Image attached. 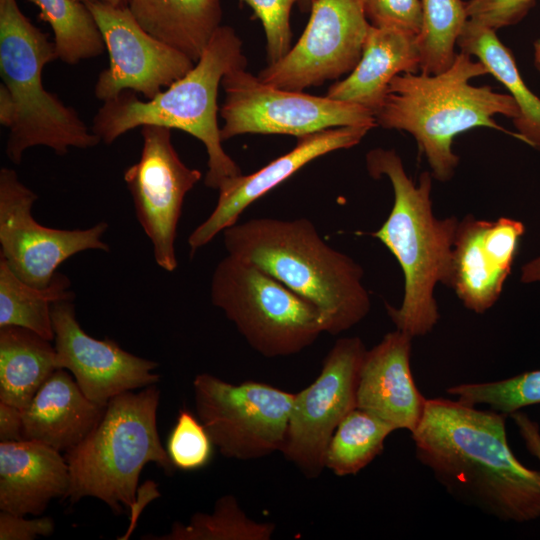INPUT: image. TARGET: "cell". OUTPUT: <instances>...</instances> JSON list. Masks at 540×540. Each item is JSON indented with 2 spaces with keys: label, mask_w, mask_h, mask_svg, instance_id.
I'll use <instances>...</instances> for the list:
<instances>
[{
  "label": "cell",
  "mask_w": 540,
  "mask_h": 540,
  "mask_svg": "<svg viewBox=\"0 0 540 540\" xmlns=\"http://www.w3.org/2000/svg\"><path fill=\"white\" fill-rule=\"evenodd\" d=\"M222 233L227 254L256 265L314 304L326 333H343L368 315L363 268L328 245L310 220L254 218Z\"/></svg>",
  "instance_id": "obj_2"
},
{
  "label": "cell",
  "mask_w": 540,
  "mask_h": 540,
  "mask_svg": "<svg viewBox=\"0 0 540 540\" xmlns=\"http://www.w3.org/2000/svg\"><path fill=\"white\" fill-rule=\"evenodd\" d=\"M259 18L266 35L269 64L283 58L292 48L291 8L298 0H240Z\"/></svg>",
  "instance_id": "obj_33"
},
{
  "label": "cell",
  "mask_w": 540,
  "mask_h": 540,
  "mask_svg": "<svg viewBox=\"0 0 540 540\" xmlns=\"http://www.w3.org/2000/svg\"><path fill=\"white\" fill-rule=\"evenodd\" d=\"M514 421L527 451L540 461V427L525 412L520 410L509 415Z\"/></svg>",
  "instance_id": "obj_38"
},
{
  "label": "cell",
  "mask_w": 540,
  "mask_h": 540,
  "mask_svg": "<svg viewBox=\"0 0 540 540\" xmlns=\"http://www.w3.org/2000/svg\"><path fill=\"white\" fill-rule=\"evenodd\" d=\"M106 406L90 400L65 369H56L22 410L24 439L65 453L94 429Z\"/></svg>",
  "instance_id": "obj_20"
},
{
  "label": "cell",
  "mask_w": 540,
  "mask_h": 540,
  "mask_svg": "<svg viewBox=\"0 0 540 540\" xmlns=\"http://www.w3.org/2000/svg\"><path fill=\"white\" fill-rule=\"evenodd\" d=\"M366 166L373 178L386 176L394 192L387 219L377 231L369 233L395 256L404 275L401 305L386 303L387 314L396 329L412 338L425 336L440 319L434 291L439 283L449 287L459 220L435 216L431 173H421L416 185L394 150L372 149L366 155Z\"/></svg>",
  "instance_id": "obj_3"
},
{
  "label": "cell",
  "mask_w": 540,
  "mask_h": 540,
  "mask_svg": "<svg viewBox=\"0 0 540 540\" xmlns=\"http://www.w3.org/2000/svg\"><path fill=\"white\" fill-rule=\"evenodd\" d=\"M485 222L471 214L459 220L449 284L462 304L477 314L497 302L512 271L485 243Z\"/></svg>",
  "instance_id": "obj_22"
},
{
  "label": "cell",
  "mask_w": 540,
  "mask_h": 540,
  "mask_svg": "<svg viewBox=\"0 0 540 540\" xmlns=\"http://www.w3.org/2000/svg\"><path fill=\"white\" fill-rule=\"evenodd\" d=\"M370 25L364 0H312L298 41L257 76L269 85L298 92L338 79L359 62Z\"/></svg>",
  "instance_id": "obj_13"
},
{
  "label": "cell",
  "mask_w": 540,
  "mask_h": 540,
  "mask_svg": "<svg viewBox=\"0 0 540 540\" xmlns=\"http://www.w3.org/2000/svg\"><path fill=\"white\" fill-rule=\"evenodd\" d=\"M210 298L249 346L267 358L300 353L326 332L325 318L314 304L229 254L213 271Z\"/></svg>",
  "instance_id": "obj_8"
},
{
  "label": "cell",
  "mask_w": 540,
  "mask_h": 540,
  "mask_svg": "<svg viewBox=\"0 0 540 540\" xmlns=\"http://www.w3.org/2000/svg\"><path fill=\"white\" fill-rule=\"evenodd\" d=\"M486 74L489 72L483 63L462 51L451 67L439 74L400 73L391 80L375 114L377 125L410 133L427 159L432 177L447 182L459 163V156L452 150L458 134L488 127L519 139L516 132L505 130L493 119L497 114L512 120L519 116L512 96L469 83Z\"/></svg>",
  "instance_id": "obj_4"
},
{
  "label": "cell",
  "mask_w": 540,
  "mask_h": 540,
  "mask_svg": "<svg viewBox=\"0 0 540 540\" xmlns=\"http://www.w3.org/2000/svg\"><path fill=\"white\" fill-rule=\"evenodd\" d=\"M312 0H298L299 8L302 12L310 11Z\"/></svg>",
  "instance_id": "obj_43"
},
{
  "label": "cell",
  "mask_w": 540,
  "mask_h": 540,
  "mask_svg": "<svg viewBox=\"0 0 540 540\" xmlns=\"http://www.w3.org/2000/svg\"><path fill=\"white\" fill-rule=\"evenodd\" d=\"M412 337L398 329L366 351L361 365L357 407L410 433L418 426L426 398L417 388L410 365Z\"/></svg>",
  "instance_id": "obj_18"
},
{
  "label": "cell",
  "mask_w": 540,
  "mask_h": 540,
  "mask_svg": "<svg viewBox=\"0 0 540 540\" xmlns=\"http://www.w3.org/2000/svg\"><path fill=\"white\" fill-rule=\"evenodd\" d=\"M416 37L397 29L370 25L359 62L346 78L329 87L326 96L360 105L375 115L391 80L400 73L420 70Z\"/></svg>",
  "instance_id": "obj_21"
},
{
  "label": "cell",
  "mask_w": 540,
  "mask_h": 540,
  "mask_svg": "<svg viewBox=\"0 0 540 540\" xmlns=\"http://www.w3.org/2000/svg\"><path fill=\"white\" fill-rule=\"evenodd\" d=\"M24 439L23 411L0 401V442H16Z\"/></svg>",
  "instance_id": "obj_37"
},
{
  "label": "cell",
  "mask_w": 540,
  "mask_h": 540,
  "mask_svg": "<svg viewBox=\"0 0 540 540\" xmlns=\"http://www.w3.org/2000/svg\"><path fill=\"white\" fill-rule=\"evenodd\" d=\"M446 392L468 405L484 404L509 416L526 406L540 404V370L499 381L458 384Z\"/></svg>",
  "instance_id": "obj_31"
},
{
  "label": "cell",
  "mask_w": 540,
  "mask_h": 540,
  "mask_svg": "<svg viewBox=\"0 0 540 540\" xmlns=\"http://www.w3.org/2000/svg\"><path fill=\"white\" fill-rule=\"evenodd\" d=\"M56 369L50 340L23 327H0V401L25 409Z\"/></svg>",
  "instance_id": "obj_24"
},
{
  "label": "cell",
  "mask_w": 540,
  "mask_h": 540,
  "mask_svg": "<svg viewBox=\"0 0 540 540\" xmlns=\"http://www.w3.org/2000/svg\"><path fill=\"white\" fill-rule=\"evenodd\" d=\"M422 28L416 37L420 53V70L439 74L451 67L458 53L455 45L468 15L461 0H420Z\"/></svg>",
  "instance_id": "obj_30"
},
{
  "label": "cell",
  "mask_w": 540,
  "mask_h": 540,
  "mask_svg": "<svg viewBox=\"0 0 540 540\" xmlns=\"http://www.w3.org/2000/svg\"><path fill=\"white\" fill-rule=\"evenodd\" d=\"M246 65L241 39L232 27L221 25L186 75L152 99L140 100L136 93L124 91L103 102L93 118L91 130L105 144H112L130 130L144 125L184 131L205 146L208 170L204 183L218 190L226 181L242 174L222 146L217 120L218 90L228 72L246 68Z\"/></svg>",
  "instance_id": "obj_5"
},
{
  "label": "cell",
  "mask_w": 540,
  "mask_h": 540,
  "mask_svg": "<svg viewBox=\"0 0 540 540\" xmlns=\"http://www.w3.org/2000/svg\"><path fill=\"white\" fill-rule=\"evenodd\" d=\"M39 9V17L53 31L58 59L70 65L95 58L105 44L86 3L80 0H29Z\"/></svg>",
  "instance_id": "obj_28"
},
{
  "label": "cell",
  "mask_w": 540,
  "mask_h": 540,
  "mask_svg": "<svg viewBox=\"0 0 540 540\" xmlns=\"http://www.w3.org/2000/svg\"><path fill=\"white\" fill-rule=\"evenodd\" d=\"M394 426L360 408L337 426L326 449L324 466L339 477L356 475L384 450Z\"/></svg>",
  "instance_id": "obj_27"
},
{
  "label": "cell",
  "mask_w": 540,
  "mask_h": 540,
  "mask_svg": "<svg viewBox=\"0 0 540 540\" xmlns=\"http://www.w3.org/2000/svg\"><path fill=\"white\" fill-rule=\"evenodd\" d=\"M84 3L87 2H100L105 4H110L114 6H127V0H80Z\"/></svg>",
  "instance_id": "obj_41"
},
{
  "label": "cell",
  "mask_w": 540,
  "mask_h": 540,
  "mask_svg": "<svg viewBox=\"0 0 540 540\" xmlns=\"http://www.w3.org/2000/svg\"><path fill=\"white\" fill-rule=\"evenodd\" d=\"M132 391L111 398L94 429L65 452L70 476L65 498L71 503L95 497L116 514L123 506L133 511L146 464L153 462L173 472L175 466L157 429L159 389L154 384Z\"/></svg>",
  "instance_id": "obj_6"
},
{
  "label": "cell",
  "mask_w": 540,
  "mask_h": 540,
  "mask_svg": "<svg viewBox=\"0 0 540 540\" xmlns=\"http://www.w3.org/2000/svg\"><path fill=\"white\" fill-rule=\"evenodd\" d=\"M219 109L223 141L242 134H285L297 138L341 126L377 125L375 115L357 104L269 85L238 68L222 79Z\"/></svg>",
  "instance_id": "obj_10"
},
{
  "label": "cell",
  "mask_w": 540,
  "mask_h": 540,
  "mask_svg": "<svg viewBox=\"0 0 540 540\" xmlns=\"http://www.w3.org/2000/svg\"><path fill=\"white\" fill-rule=\"evenodd\" d=\"M140 26L197 62L221 26V0H127Z\"/></svg>",
  "instance_id": "obj_23"
},
{
  "label": "cell",
  "mask_w": 540,
  "mask_h": 540,
  "mask_svg": "<svg viewBox=\"0 0 540 540\" xmlns=\"http://www.w3.org/2000/svg\"><path fill=\"white\" fill-rule=\"evenodd\" d=\"M57 58L54 42L24 15L17 0H0V75L15 104L5 153L14 164L35 146L63 156L70 148L101 142L74 108L44 88V67Z\"/></svg>",
  "instance_id": "obj_7"
},
{
  "label": "cell",
  "mask_w": 540,
  "mask_h": 540,
  "mask_svg": "<svg viewBox=\"0 0 540 540\" xmlns=\"http://www.w3.org/2000/svg\"><path fill=\"white\" fill-rule=\"evenodd\" d=\"M213 447L198 417L181 409L167 440V452L175 468L191 471L205 466L211 459Z\"/></svg>",
  "instance_id": "obj_32"
},
{
  "label": "cell",
  "mask_w": 540,
  "mask_h": 540,
  "mask_svg": "<svg viewBox=\"0 0 540 540\" xmlns=\"http://www.w3.org/2000/svg\"><path fill=\"white\" fill-rule=\"evenodd\" d=\"M109 54L94 87L102 102L124 91L152 99L195 65L188 56L144 30L127 6L87 2Z\"/></svg>",
  "instance_id": "obj_15"
},
{
  "label": "cell",
  "mask_w": 540,
  "mask_h": 540,
  "mask_svg": "<svg viewBox=\"0 0 540 540\" xmlns=\"http://www.w3.org/2000/svg\"><path fill=\"white\" fill-rule=\"evenodd\" d=\"M457 45L475 56L510 92L520 114L512 120L519 140L540 150V98L525 84L512 52L499 40L496 31L472 20L466 22Z\"/></svg>",
  "instance_id": "obj_25"
},
{
  "label": "cell",
  "mask_w": 540,
  "mask_h": 540,
  "mask_svg": "<svg viewBox=\"0 0 540 540\" xmlns=\"http://www.w3.org/2000/svg\"><path fill=\"white\" fill-rule=\"evenodd\" d=\"M506 417L431 398L411 438L417 460L454 498L500 521L525 523L540 517V471L512 452Z\"/></svg>",
  "instance_id": "obj_1"
},
{
  "label": "cell",
  "mask_w": 540,
  "mask_h": 540,
  "mask_svg": "<svg viewBox=\"0 0 540 540\" xmlns=\"http://www.w3.org/2000/svg\"><path fill=\"white\" fill-rule=\"evenodd\" d=\"M68 276L57 271L44 288L21 280L0 258V327L19 326L53 341L51 308L54 302L75 297Z\"/></svg>",
  "instance_id": "obj_26"
},
{
  "label": "cell",
  "mask_w": 540,
  "mask_h": 540,
  "mask_svg": "<svg viewBox=\"0 0 540 540\" xmlns=\"http://www.w3.org/2000/svg\"><path fill=\"white\" fill-rule=\"evenodd\" d=\"M275 524L250 518L237 498L223 495L215 502L212 513H195L188 524L173 522L169 533L145 535L154 540H270Z\"/></svg>",
  "instance_id": "obj_29"
},
{
  "label": "cell",
  "mask_w": 540,
  "mask_h": 540,
  "mask_svg": "<svg viewBox=\"0 0 540 540\" xmlns=\"http://www.w3.org/2000/svg\"><path fill=\"white\" fill-rule=\"evenodd\" d=\"M69 468L59 451L37 441L0 442V510L37 516L65 498Z\"/></svg>",
  "instance_id": "obj_19"
},
{
  "label": "cell",
  "mask_w": 540,
  "mask_h": 540,
  "mask_svg": "<svg viewBox=\"0 0 540 540\" xmlns=\"http://www.w3.org/2000/svg\"><path fill=\"white\" fill-rule=\"evenodd\" d=\"M141 136L140 159L126 168L124 181L137 220L152 243L156 264L173 272L178 266L175 240L184 199L202 173L181 160L170 128L144 125Z\"/></svg>",
  "instance_id": "obj_14"
},
{
  "label": "cell",
  "mask_w": 540,
  "mask_h": 540,
  "mask_svg": "<svg viewBox=\"0 0 540 540\" xmlns=\"http://www.w3.org/2000/svg\"><path fill=\"white\" fill-rule=\"evenodd\" d=\"M15 119V104L13 98L6 88L0 84V123L6 128H10Z\"/></svg>",
  "instance_id": "obj_39"
},
{
  "label": "cell",
  "mask_w": 540,
  "mask_h": 540,
  "mask_svg": "<svg viewBox=\"0 0 540 540\" xmlns=\"http://www.w3.org/2000/svg\"><path fill=\"white\" fill-rule=\"evenodd\" d=\"M366 347L360 337L339 338L325 356L320 374L295 393L281 453L308 479L325 469L329 441L340 422L357 408L359 373Z\"/></svg>",
  "instance_id": "obj_11"
},
{
  "label": "cell",
  "mask_w": 540,
  "mask_h": 540,
  "mask_svg": "<svg viewBox=\"0 0 540 540\" xmlns=\"http://www.w3.org/2000/svg\"><path fill=\"white\" fill-rule=\"evenodd\" d=\"M193 391L197 417L224 457L254 460L282 451L295 393L209 373L195 376Z\"/></svg>",
  "instance_id": "obj_9"
},
{
  "label": "cell",
  "mask_w": 540,
  "mask_h": 540,
  "mask_svg": "<svg viewBox=\"0 0 540 540\" xmlns=\"http://www.w3.org/2000/svg\"><path fill=\"white\" fill-rule=\"evenodd\" d=\"M54 528L50 517L26 519L25 516L0 512V540H32L38 536H50Z\"/></svg>",
  "instance_id": "obj_36"
},
{
  "label": "cell",
  "mask_w": 540,
  "mask_h": 540,
  "mask_svg": "<svg viewBox=\"0 0 540 540\" xmlns=\"http://www.w3.org/2000/svg\"><path fill=\"white\" fill-rule=\"evenodd\" d=\"M370 128L341 126L299 137L296 146L261 169L226 181L211 214L189 235L191 256L219 233L236 224L242 212L314 159L339 149L351 148Z\"/></svg>",
  "instance_id": "obj_17"
},
{
  "label": "cell",
  "mask_w": 540,
  "mask_h": 540,
  "mask_svg": "<svg viewBox=\"0 0 540 540\" xmlns=\"http://www.w3.org/2000/svg\"><path fill=\"white\" fill-rule=\"evenodd\" d=\"M535 0H469L468 19L494 31L521 21L534 6Z\"/></svg>",
  "instance_id": "obj_35"
},
{
  "label": "cell",
  "mask_w": 540,
  "mask_h": 540,
  "mask_svg": "<svg viewBox=\"0 0 540 540\" xmlns=\"http://www.w3.org/2000/svg\"><path fill=\"white\" fill-rule=\"evenodd\" d=\"M37 199L14 169H0V258L21 280L44 288L68 258L86 250L108 252L102 240L108 224L73 230L41 225L32 215Z\"/></svg>",
  "instance_id": "obj_12"
},
{
  "label": "cell",
  "mask_w": 540,
  "mask_h": 540,
  "mask_svg": "<svg viewBox=\"0 0 540 540\" xmlns=\"http://www.w3.org/2000/svg\"><path fill=\"white\" fill-rule=\"evenodd\" d=\"M520 281L526 284L540 282V255L522 266Z\"/></svg>",
  "instance_id": "obj_40"
},
{
  "label": "cell",
  "mask_w": 540,
  "mask_h": 540,
  "mask_svg": "<svg viewBox=\"0 0 540 540\" xmlns=\"http://www.w3.org/2000/svg\"><path fill=\"white\" fill-rule=\"evenodd\" d=\"M534 63L537 70L540 72V39L534 43Z\"/></svg>",
  "instance_id": "obj_42"
},
{
  "label": "cell",
  "mask_w": 540,
  "mask_h": 540,
  "mask_svg": "<svg viewBox=\"0 0 540 540\" xmlns=\"http://www.w3.org/2000/svg\"><path fill=\"white\" fill-rule=\"evenodd\" d=\"M365 15L377 28H393L417 36L422 28L420 0H364Z\"/></svg>",
  "instance_id": "obj_34"
},
{
  "label": "cell",
  "mask_w": 540,
  "mask_h": 540,
  "mask_svg": "<svg viewBox=\"0 0 540 540\" xmlns=\"http://www.w3.org/2000/svg\"><path fill=\"white\" fill-rule=\"evenodd\" d=\"M74 298L60 299L51 308L57 368L70 371L82 392L103 405L116 395L158 383L160 375L154 372L158 363L82 329Z\"/></svg>",
  "instance_id": "obj_16"
}]
</instances>
